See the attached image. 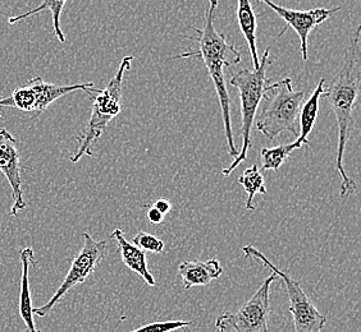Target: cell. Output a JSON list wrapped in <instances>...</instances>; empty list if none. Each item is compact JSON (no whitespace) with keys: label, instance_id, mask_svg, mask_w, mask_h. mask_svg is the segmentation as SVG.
<instances>
[{"label":"cell","instance_id":"1","mask_svg":"<svg viewBox=\"0 0 361 332\" xmlns=\"http://www.w3.org/2000/svg\"><path fill=\"white\" fill-rule=\"evenodd\" d=\"M360 35L361 25H359L350 37L341 70L334 77L329 87L326 90L324 89V94L322 96L328 100V104L334 110L338 125L336 169L341 178L340 197L343 201H346L356 189L354 180L348 177L343 167V156L354 125L353 114L355 105L360 95Z\"/></svg>","mask_w":361,"mask_h":332},{"label":"cell","instance_id":"2","mask_svg":"<svg viewBox=\"0 0 361 332\" xmlns=\"http://www.w3.org/2000/svg\"><path fill=\"white\" fill-rule=\"evenodd\" d=\"M218 1L212 0L209 3L205 12V26L202 28L191 27L195 31V36H183L185 39L197 44L196 50L182 53L180 56H174L171 59H182V58H195L200 59L207 70L209 76L216 87V95L222 111L223 125L226 132V139L228 143V153L236 159L238 156L233 131H232V119H231V98L226 86L224 68H231L241 62V53L237 50L233 44H229L226 35L216 31L214 26Z\"/></svg>","mask_w":361,"mask_h":332},{"label":"cell","instance_id":"3","mask_svg":"<svg viewBox=\"0 0 361 332\" xmlns=\"http://www.w3.org/2000/svg\"><path fill=\"white\" fill-rule=\"evenodd\" d=\"M133 60V56H125L121 62L118 72L111 78L104 90L89 94L92 100L91 117L84 131L81 132V134L77 139L76 151L71 156V161L73 164L78 162L84 156L94 155L92 147L97 143V139L103 136L111 120L118 117L121 113L125 75L127 70H131Z\"/></svg>","mask_w":361,"mask_h":332},{"label":"cell","instance_id":"4","mask_svg":"<svg viewBox=\"0 0 361 332\" xmlns=\"http://www.w3.org/2000/svg\"><path fill=\"white\" fill-rule=\"evenodd\" d=\"M263 98V109L255 118L257 131L262 132L269 141L283 132L299 137L298 122L305 92L293 90L291 78H285L279 82L267 84Z\"/></svg>","mask_w":361,"mask_h":332},{"label":"cell","instance_id":"5","mask_svg":"<svg viewBox=\"0 0 361 332\" xmlns=\"http://www.w3.org/2000/svg\"><path fill=\"white\" fill-rule=\"evenodd\" d=\"M271 54V48L265 49L263 56L260 59V65L259 70H243L233 75L229 83L237 89L238 96L241 101V137H243V146L241 150L238 151V156L233 160V162L223 169L222 174L224 177H228L231 173L236 169L237 166L243 162L247 158V153L252 147V141H251V128L257 118V108L260 105V101L264 96V90L267 87V68L271 65V62L268 60Z\"/></svg>","mask_w":361,"mask_h":332},{"label":"cell","instance_id":"6","mask_svg":"<svg viewBox=\"0 0 361 332\" xmlns=\"http://www.w3.org/2000/svg\"><path fill=\"white\" fill-rule=\"evenodd\" d=\"M243 253L246 258L260 261L265 267L273 271V274L277 277H281L282 281L285 283L286 290L290 299V313L293 319L295 332H320L323 330L326 324V316L317 309L313 302L306 295L305 291L302 290L298 280H295L288 272L279 270L262 252H259L251 244L243 247Z\"/></svg>","mask_w":361,"mask_h":332},{"label":"cell","instance_id":"7","mask_svg":"<svg viewBox=\"0 0 361 332\" xmlns=\"http://www.w3.org/2000/svg\"><path fill=\"white\" fill-rule=\"evenodd\" d=\"M277 276L273 274L257 289V293L247 300L236 313H224L216 321L219 332H271L268 319L271 314L269 290Z\"/></svg>","mask_w":361,"mask_h":332},{"label":"cell","instance_id":"8","mask_svg":"<svg viewBox=\"0 0 361 332\" xmlns=\"http://www.w3.org/2000/svg\"><path fill=\"white\" fill-rule=\"evenodd\" d=\"M82 238H84V245L73 258L68 274L64 277L62 284L54 293V295L50 298L47 305L32 309V314H36L37 317H45L72 288L85 283L103 261L105 249H106L105 241H95L89 233H84Z\"/></svg>","mask_w":361,"mask_h":332},{"label":"cell","instance_id":"9","mask_svg":"<svg viewBox=\"0 0 361 332\" xmlns=\"http://www.w3.org/2000/svg\"><path fill=\"white\" fill-rule=\"evenodd\" d=\"M267 7L271 8L274 13L278 14L283 21L286 22V27L283 31L278 35V39L285 35L287 28L292 27L295 32L298 34L300 39V51L302 60H307V40L309 35L317 26L326 22L329 17H332L334 13H338L341 7H336L334 9H326V8H317V9H310V11H295V9H288V8L281 7L276 3L271 1H262Z\"/></svg>","mask_w":361,"mask_h":332},{"label":"cell","instance_id":"10","mask_svg":"<svg viewBox=\"0 0 361 332\" xmlns=\"http://www.w3.org/2000/svg\"><path fill=\"white\" fill-rule=\"evenodd\" d=\"M20 151L17 147V139L7 129H0V173L6 177L12 188L13 205L11 208V216L17 214L26 208L22 191L21 172H20Z\"/></svg>","mask_w":361,"mask_h":332},{"label":"cell","instance_id":"11","mask_svg":"<svg viewBox=\"0 0 361 332\" xmlns=\"http://www.w3.org/2000/svg\"><path fill=\"white\" fill-rule=\"evenodd\" d=\"M28 89L34 97L35 104V113L42 114L48 109L50 105L61 97L68 95L75 91H84L87 95L97 92L95 84L92 82L77 83V84H68V86H61L56 83L45 82L42 77H35L28 81Z\"/></svg>","mask_w":361,"mask_h":332},{"label":"cell","instance_id":"12","mask_svg":"<svg viewBox=\"0 0 361 332\" xmlns=\"http://www.w3.org/2000/svg\"><path fill=\"white\" fill-rule=\"evenodd\" d=\"M177 270L186 290L192 286H207L223 274V267L216 258H212L207 262L183 261L178 264Z\"/></svg>","mask_w":361,"mask_h":332},{"label":"cell","instance_id":"13","mask_svg":"<svg viewBox=\"0 0 361 332\" xmlns=\"http://www.w3.org/2000/svg\"><path fill=\"white\" fill-rule=\"evenodd\" d=\"M113 239L118 244V250L122 257V261L130 270L136 272L139 276L142 277L146 285L155 286L157 281L154 279L153 274L149 271L147 262H146V253L142 249L137 248L133 243L126 239L125 234L121 229L113 230L111 234Z\"/></svg>","mask_w":361,"mask_h":332},{"label":"cell","instance_id":"14","mask_svg":"<svg viewBox=\"0 0 361 332\" xmlns=\"http://www.w3.org/2000/svg\"><path fill=\"white\" fill-rule=\"evenodd\" d=\"M22 266L21 277V293H20V317L25 322L27 332H42L36 328L35 321H34V314H32V298H31V290H30V280H28V271H30V264L36 266L37 262L34 258V249L31 247H26L21 250L20 253Z\"/></svg>","mask_w":361,"mask_h":332},{"label":"cell","instance_id":"15","mask_svg":"<svg viewBox=\"0 0 361 332\" xmlns=\"http://www.w3.org/2000/svg\"><path fill=\"white\" fill-rule=\"evenodd\" d=\"M237 22L250 50L254 70H259L260 60L257 48V17L249 0H240L237 6Z\"/></svg>","mask_w":361,"mask_h":332},{"label":"cell","instance_id":"16","mask_svg":"<svg viewBox=\"0 0 361 332\" xmlns=\"http://www.w3.org/2000/svg\"><path fill=\"white\" fill-rule=\"evenodd\" d=\"M324 82L326 79L322 78L318 86L315 87V90L313 91V94L310 95V97L307 98V101L302 104L301 106V110H300V134L298 137V142H300L301 145L309 146V134L313 132L314 125L317 123V119H318V113H319V104L320 98L324 94Z\"/></svg>","mask_w":361,"mask_h":332},{"label":"cell","instance_id":"17","mask_svg":"<svg viewBox=\"0 0 361 332\" xmlns=\"http://www.w3.org/2000/svg\"><path fill=\"white\" fill-rule=\"evenodd\" d=\"M238 183L243 186L245 192H246V210L254 211V197L257 193L267 194V188H265L264 178L263 174L259 170L257 164L247 167L243 175L238 178Z\"/></svg>","mask_w":361,"mask_h":332},{"label":"cell","instance_id":"18","mask_svg":"<svg viewBox=\"0 0 361 332\" xmlns=\"http://www.w3.org/2000/svg\"><path fill=\"white\" fill-rule=\"evenodd\" d=\"M66 6V1L61 0V1H54V0H44L42 4L39 7H36L35 9H31L26 13L20 14V15H14L11 17L8 22L9 25H14V23H18V22L26 20L30 15H34V14L42 12L44 9H48L51 17H53V27H54V35H56L58 42H66V36L63 34L62 27H61V14H62L63 8Z\"/></svg>","mask_w":361,"mask_h":332},{"label":"cell","instance_id":"19","mask_svg":"<svg viewBox=\"0 0 361 332\" xmlns=\"http://www.w3.org/2000/svg\"><path fill=\"white\" fill-rule=\"evenodd\" d=\"M301 147L302 145L298 141H295L292 143L279 145L273 148H263L262 150V169L278 172L285 164L286 160L290 158V155L295 150H299Z\"/></svg>","mask_w":361,"mask_h":332},{"label":"cell","instance_id":"20","mask_svg":"<svg viewBox=\"0 0 361 332\" xmlns=\"http://www.w3.org/2000/svg\"><path fill=\"white\" fill-rule=\"evenodd\" d=\"M133 244L137 248L142 249L144 252L147 250L152 253H163L166 247V244L161 239L145 231H139L136 236H133Z\"/></svg>","mask_w":361,"mask_h":332},{"label":"cell","instance_id":"21","mask_svg":"<svg viewBox=\"0 0 361 332\" xmlns=\"http://www.w3.org/2000/svg\"><path fill=\"white\" fill-rule=\"evenodd\" d=\"M191 326L190 321H166V322H154L150 325L141 326L131 332H172L180 328H186Z\"/></svg>","mask_w":361,"mask_h":332},{"label":"cell","instance_id":"22","mask_svg":"<svg viewBox=\"0 0 361 332\" xmlns=\"http://www.w3.org/2000/svg\"><path fill=\"white\" fill-rule=\"evenodd\" d=\"M147 220L155 224V225H159L164 220V215L160 214L159 211L157 208H154L153 206L147 210Z\"/></svg>","mask_w":361,"mask_h":332},{"label":"cell","instance_id":"23","mask_svg":"<svg viewBox=\"0 0 361 332\" xmlns=\"http://www.w3.org/2000/svg\"><path fill=\"white\" fill-rule=\"evenodd\" d=\"M153 208H157L160 214L166 216V215L172 210V203L168 201V200H166V198H160L158 201L154 202Z\"/></svg>","mask_w":361,"mask_h":332},{"label":"cell","instance_id":"24","mask_svg":"<svg viewBox=\"0 0 361 332\" xmlns=\"http://www.w3.org/2000/svg\"><path fill=\"white\" fill-rule=\"evenodd\" d=\"M183 330H185V332H191L190 331V328H188V327H186V328H183Z\"/></svg>","mask_w":361,"mask_h":332}]
</instances>
